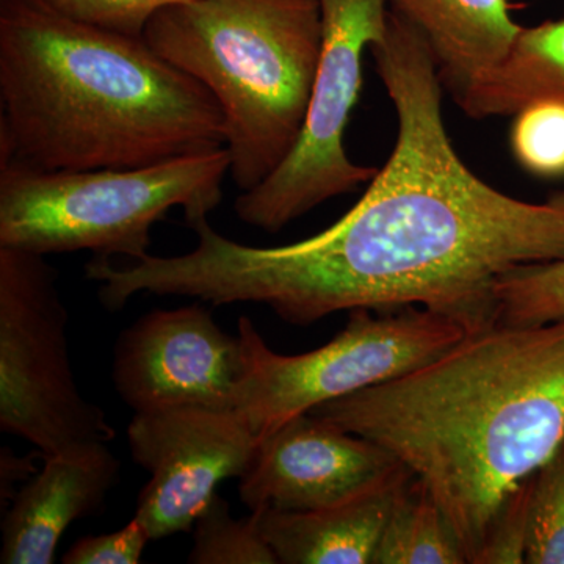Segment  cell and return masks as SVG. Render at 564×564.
Returning a JSON list of instances; mask_svg holds the SVG:
<instances>
[{"label": "cell", "instance_id": "1", "mask_svg": "<svg viewBox=\"0 0 564 564\" xmlns=\"http://www.w3.org/2000/svg\"><path fill=\"white\" fill-rule=\"evenodd\" d=\"M369 51L399 132L356 206L310 239L270 248L228 239L203 215L187 221L195 250L147 254L118 270L122 299L261 303L302 326L340 311L417 306L474 333L499 323L496 288L505 276L564 259V191L527 203L467 169L445 129L436 61L413 22L391 7Z\"/></svg>", "mask_w": 564, "mask_h": 564}, {"label": "cell", "instance_id": "2", "mask_svg": "<svg viewBox=\"0 0 564 564\" xmlns=\"http://www.w3.org/2000/svg\"><path fill=\"white\" fill-rule=\"evenodd\" d=\"M391 452L477 564L505 500L564 440V321L496 323L413 372L310 413Z\"/></svg>", "mask_w": 564, "mask_h": 564}, {"label": "cell", "instance_id": "3", "mask_svg": "<svg viewBox=\"0 0 564 564\" xmlns=\"http://www.w3.org/2000/svg\"><path fill=\"white\" fill-rule=\"evenodd\" d=\"M0 163L132 170L226 147L206 87L144 43L0 0Z\"/></svg>", "mask_w": 564, "mask_h": 564}, {"label": "cell", "instance_id": "4", "mask_svg": "<svg viewBox=\"0 0 564 564\" xmlns=\"http://www.w3.org/2000/svg\"><path fill=\"white\" fill-rule=\"evenodd\" d=\"M141 39L217 99L240 192L280 169L313 93L323 43L318 0H192L159 11Z\"/></svg>", "mask_w": 564, "mask_h": 564}, {"label": "cell", "instance_id": "5", "mask_svg": "<svg viewBox=\"0 0 564 564\" xmlns=\"http://www.w3.org/2000/svg\"><path fill=\"white\" fill-rule=\"evenodd\" d=\"M229 169L226 147L132 170L41 172L2 162L0 247L140 261L150 254L152 226L173 207L191 221L221 203Z\"/></svg>", "mask_w": 564, "mask_h": 564}, {"label": "cell", "instance_id": "6", "mask_svg": "<svg viewBox=\"0 0 564 564\" xmlns=\"http://www.w3.org/2000/svg\"><path fill=\"white\" fill-rule=\"evenodd\" d=\"M350 311L332 343L303 355H280L248 317H240L242 381L236 410L261 441L315 406L425 366L466 336L459 323L410 306Z\"/></svg>", "mask_w": 564, "mask_h": 564}, {"label": "cell", "instance_id": "7", "mask_svg": "<svg viewBox=\"0 0 564 564\" xmlns=\"http://www.w3.org/2000/svg\"><path fill=\"white\" fill-rule=\"evenodd\" d=\"M57 276L46 256L0 247V429L43 456L117 436L77 388Z\"/></svg>", "mask_w": 564, "mask_h": 564}, {"label": "cell", "instance_id": "8", "mask_svg": "<svg viewBox=\"0 0 564 564\" xmlns=\"http://www.w3.org/2000/svg\"><path fill=\"white\" fill-rule=\"evenodd\" d=\"M323 43L302 133L280 169L234 204L237 217L278 232L380 170L351 162L345 131L362 87V57L388 29L389 0H318Z\"/></svg>", "mask_w": 564, "mask_h": 564}, {"label": "cell", "instance_id": "9", "mask_svg": "<svg viewBox=\"0 0 564 564\" xmlns=\"http://www.w3.org/2000/svg\"><path fill=\"white\" fill-rule=\"evenodd\" d=\"M128 443L151 475L135 518L152 541L192 532L218 485L247 473L259 440L236 408L182 403L133 413Z\"/></svg>", "mask_w": 564, "mask_h": 564}, {"label": "cell", "instance_id": "10", "mask_svg": "<svg viewBox=\"0 0 564 564\" xmlns=\"http://www.w3.org/2000/svg\"><path fill=\"white\" fill-rule=\"evenodd\" d=\"M242 375L240 337L199 303L141 315L115 344V391L133 413L182 403L236 408Z\"/></svg>", "mask_w": 564, "mask_h": 564}, {"label": "cell", "instance_id": "11", "mask_svg": "<svg viewBox=\"0 0 564 564\" xmlns=\"http://www.w3.org/2000/svg\"><path fill=\"white\" fill-rule=\"evenodd\" d=\"M400 464L381 445L303 414L259 441L240 477V499L250 511L318 510L355 496Z\"/></svg>", "mask_w": 564, "mask_h": 564}, {"label": "cell", "instance_id": "12", "mask_svg": "<svg viewBox=\"0 0 564 564\" xmlns=\"http://www.w3.org/2000/svg\"><path fill=\"white\" fill-rule=\"evenodd\" d=\"M109 443L44 456L43 469L14 494L2 521V564H51L63 533L102 507L120 473Z\"/></svg>", "mask_w": 564, "mask_h": 564}, {"label": "cell", "instance_id": "13", "mask_svg": "<svg viewBox=\"0 0 564 564\" xmlns=\"http://www.w3.org/2000/svg\"><path fill=\"white\" fill-rule=\"evenodd\" d=\"M413 474L400 464L343 502L311 511H254L280 564H372L397 497Z\"/></svg>", "mask_w": 564, "mask_h": 564}, {"label": "cell", "instance_id": "14", "mask_svg": "<svg viewBox=\"0 0 564 564\" xmlns=\"http://www.w3.org/2000/svg\"><path fill=\"white\" fill-rule=\"evenodd\" d=\"M429 43L444 90L454 99L502 61L521 25L507 0H389Z\"/></svg>", "mask_w": 564, "mask_h": 564}, {"label": "cell", "instance_id": "15", "mask_svg": "<svg viewBox=\"0 0 564 564\" xmlns=\"http://www.w3.org/2000/svg\"><path fill=\"white\" fill-rule=\"evenodd\" d=\"M541 99H564V20L522 28L502 61L455 99L474 120L514 117Z\"/></svg>", "mask_w": 564, "mask_h": 564}, {"label": "cell", "instance_id": "16", "mask_svg": "<svg viewBox=\"0 0 564 564\" xmlns=\"http://www.w3.org/2000/svg\"><path fill=\"white\" fill-rule=\"evenodd\" d=\"M372 564H467L443 508L414 475L393 503Z\"/></svg>", "mask_w": 564, "mask_h": 564}, {"label": "cell", "instance_id": "17", "mask_svg": "<svg viewBox=\"0 0 564 564\" xmlns=\"http://www.w3.org/2000/svg\"><path fill=\"white\" fill-rule=\"evenodd\" d=\"M192 564H280L259 525V516L234 519L228 500L215 494L193 524Z\"/></svg>", "mask_w": 564, "mask_h": 564}, {"label": "cell", "instance_id": "18", "mask_svg": "<svg viewBox=\"0 0 564 564\" xmlns=\"http://www.w3.org/2000/svg\"><path fill=\"white\" fill-rule=\"evenodd\" d=\"M497 321L533 326L564 321V259L522 267L496 288Z\"/></svg>", "mask_w": 564, "mask_h": 564}, {"label": "cell", "instance_id": "19", "mask_svg": "<svg viewBox=\"0 0 564 564\" xmlns=\"http://www.w3.org/2000/svg\"><path fill=\"white\" fill-rule=\"evenodd\" d=\"M525 563L564 564V440L532 478Z\"/></svg>", "mask_w": 564, "mask_h": 564}, {"label": "cell", "instance_id": "20", "mask_svg": "<svg viewBox=\"0 0 564 564\" xmlns=\"http://www.w3.org/2000/svg\"><path fill=\"white\" fill-rule=\"evenodd\" d=\"M513 118L510 144L519 165L541 177L564 176V99H541Z\"/></svg>", "mask_w": 564, "mask_h": 564}, {"label": "cell", "instance_id": "21", "mask_svg": "<svg viewBox=\"0 0 564 564\" xmlns=\"http://www.w3.org/2000/svg\"><path fill=\"white\" fill-rule=\"evenodd\" d=\"M63 17L120 35L141 39L148 22L169 7L192 0H43Z\"/></svg>", "mask_w": 564, "mask_h": 564}, {"label": "cell", "instance_id": "22", "mask_svg": "<svg viewBox=\"0 0 564 564\" xmlns=\"http://www.w3.org/2000/svg\"><path fill=\"white\" fill-rule=\"evenodd\" d=\"M532 478L533 475L505 500L477 564L525 563Z\"/></svg>", "mask_w": 564, "mask_h": 564}, {"label": "cell", "instance_id": "23", "mask_svg": "<svg viewBox=\"0 0 564 564\" xmlns=\"http://www.w3.org/2000/svg\"><path fill=\"white\" fill-rule=\"evenodd\" d=\"M151 538L139 519L133 516L117 532L85 536L63 555L65 564H137L143 556Z\"/></svg>", "mask_w": 564, "mask_h": 564}, {"label": "cell", "instance_id": "24", "mask_svg": "<svg viewBox=\"0 0 564 564\" xmlns=\"http://www.w3.org/2000/svg\"><path fill=\"white\" fill-rule=\"evenodd\" d=\"M32 456H20L14 455V452L9 447H2V455H0V496H2V502L6 499H13L14 497V485L28 484L29 480L39 473L36 467L33 466Z\"/></svg>", "mask_w": 564, "mask_h": 564}]
</instances>
